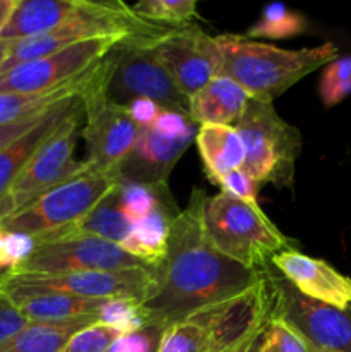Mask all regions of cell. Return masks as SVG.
Masks as SVG:
<instances>
[{
  "label": "cell",
  "mask_w": 351,
  "mask_h": 352,
  "mask_svg": "<svg viewBox=\"0 0 351 352\" xmlns=\"http://www.w3.org/2000/svg\"><path fill=\"white\" fill-rule=\"evenodd\" d=\"M260 352H310L306 344L282 322L270 320L260 333Z\"/></svg>",
  "instance_id": "d6a6232c"
},
{
  "label": "cell",
  "mask_w": 351,
  "mask_h": 352,
  "mask_svg": "<svg viewBox=\"0 0 351 352\" xmlns=\"http://www.w3.org/2000/svg\"><path fill=\"white\" fill-rule=\"evenodd\" d=\"M217 186L220 188V192H226L231 198H236L240 201L246 203V205L255 206V208H260L258 205V186L255 184L253 179L240 168V170H233L229 174L224 175L222 179H219Z\"/></svg>",
  "instance_id": "836d02e7"
},
{
  "label": "cell",
  "mask_w": 351,
  "mask_h": 352,
  "mask_svg": "<svg viewBox=\"0 0 351 352\" xmlns=\"http://www.w3.org/2000/svg\"><path fill=\"white\" fill-rule=\"evenodd\" d=\"M150 50L186 98L222 72V54L215 36L195 24L172 28Z\"/></svg>",
  "instance_id": "8fae6325"
},
{
  "label": "cell",
  "mask_w": 351,
  "mask_h": 352,
  "mask_svg": "<svg viewBox=\"0 0 351 352\" xmlns=\"http://www.w3.org/2000/svg\"><path fill=\"white\" fill-rule=\"evenodd\" d=\"M250 100L234 79L220 74L189 98L188 117L196 126H236Z\"/></svg>",
  "instance_id": "ac0fdd59"
},
{
  "label": "cell",
  "mask_w": 351,
  "mask_h": 352,
  "mask_svg": "<svg viewBox=\"0 0 351 352\" xmlns=\"http://www.w3.org/2000/svg\"><path fill=\"white\" fill-rule=\"evenodd\" d=\"M10 41H2L0 40V65L3 64V60L7 58V54H9Z\"/></svg>",
  "instance_id": "60d3db41"
},
{
  "label": "cell",
  "mask_w": 351,
  "mask_h": 352,
  "mask_svg": "<svg viewBox=\"0 0 351 352\" xmlns=\"http://www.w3.org/2000/svg\"><path fill=\"white\" fill-rule=\"evenodd\" d=\"M147 267V263L131 256L119 244L92 237H78L40 244L34 253L10 274L50 277L78 272H117Z\"/></svg>",
  "instance_id": "7c38bea8"
},
{
  "label": "cell",
  "mask_w": 351,
  "mask_h": 352,
  "mask_svg": "<svg viewBox=\"0 0 351 352\" xmlns=\"http://www.w3.org/2000/svg\"><path fill=\"white\" fill-rule=\"evenodd\" d=\"M100 62L76 79L64 82V85L52 89V91L40 93V95H0V126L19 122V120L28 119V117L45 112L61 100L85 93L93 82V79L96 78V74H98Z\"/></svg>",
  "instance_id": "603a6c76"
},
{
  "label": "cell",
  "mask_w": 351,
  "mask_h": 352,
  "mask_svg": "<svg viewBox=\"0 0 351 352\" xmlns=\"http://www.w3.org/2000/svg\"><path fill=\"white\" fill-rule=\"evenodd\" d=\"M120 336L123 333L112 327L95 322L78 330L61 352H107Z\"/></svg>",
  "instance_id": "1f68e13d"
},
{
  "label": "cell",
  "mask_w": 351,
  "mask_h": 352,
  "mask_svg": "<svg viewBox=\"0 0 351 352\" xmlns=\"http://www.w3.org/2000/svg\"><path fill=\"white\" fill-rule=\"evenodd\" d=\"M202 227L205 239L217 253L260 272L272 256L289 250V239L268 220L262 208L246 205L226 192L206 196Z\"/></svg>",
  "instance_id": "3957f363"
},
{
  "label": "cell",
  "mask_w": 351,
  "mask_h": 352,
  "mask_svg": "<svg viewBox=\"0 0 351 352\" xmlns=\"http://www.w3.org/2000/svg\"><path fill=\"white\" fill-rule=\"evenodd\" d=\"M164 329L148 325L134 333L120 336L107 352H157Z\"/></svg>",
  "instance_id": "e575fe53"
},
{
  "label": "cell",
  "mask_w": 351,
  "mask_h": 352,
  "mask_svg": "<svg viewBox=\"0 0 351 352\" xmlns=\"http://www.w3.org/2000/svg\"><path fill=\"white\" fill-rule=\"evenodd\" d=\"M47 110H45V112H47ZM45 112L36 113V116H33V117H28V119L19 120V122L7 124V126H0V151L6 150V148L9 146V144H12L16 140H19L23 134H26L28 131H30L31 127H33L34 124L40 120V117L43 116Z\"/></svg>",
  "instance_id": "74e56055"
},
{
  "label": "cell",
  "mask_w": 351,
  "mask_h": 352,
  "mask_svg": "<svg viewBox=\"0 0 351 352\" xmlns=\"http://www.w3.org/2000/svg\"><path fill=\"white\" fill-rule=\"evenodd\" d=\"M117 184L119 177L112 174L79 175L45 192L36 201L3 220L0 229L30 234L34 239L50 236L81 220Z\"/></svg>",
  "instance_id": "ba28073f"
},
{
  "label": "cell",
  "mask_w": 351,
  "mask_h": 352,
  "mask_svg": "<svg viewBox=\"0 0 351 352\" xmlns=\"http://www.w3.org/2000/svg\"><path fill=\"white\" fill-rule=\"evenodd\" d=\"M178 213L172 198L164 199L150 215L134 223L120 248L155 270L167 253L171 222Z\"/></svg>",
  "instance_id": "7402d4cb"
},
{
  "label": "cell",
  "mask_w": 351,
  "mask_h": 352,
  "mask_svg": "<svg viewBox=\"0 0 351 352\" xmlns=\"http://www.w3.org/2000/svg\"><path fill=\"white\" fill-rule=\"evenodd\" d=\"M215 41L222 54L220 74L234 79L251 100L264 103H272L303 78L339 57V48L330 41L299 50L251 40L246 34L224 33Z\"/></svg>",
  "instance_id": "7a4b0ae2"
},
{
  "label": "cell",
  "mask_w": 351,
  "mask_h": 352,
  "mask_svg": "<svg viewBox=\"0 0 351 352\" xmlns=\"http://www.w3.org/2000/svg\"><path fill=\"white\" fill-rule=\"evenodd\" d=\"M193 140L195 138L167 136L153 126L143 127L133 151L117 172L119 182L169 191V177Z\"/></svg>",
  "instance_id": "9a60e30c"
},
{
  "label": "cell",
  "mask_w": 351,
  "mask_h": 352,
  "mask_svg": "<svg viewBox=\"0 0 351 352\" xmlns=\"http://www.w3.org/2000/svg\"><path fill=\"white\" fill-rule=\"evenodd\" d=\"M131 9L141 19L167 28L188 26L193 19H200L195 0H141Z\"/></svg>",
  "instance_id": "4316f807"
},
{
  "label": "cell",
  "mask_w": 351,
  "mask_h": 352,
  "mask_svg": "<svg viewBox=\"0 0 351 352\" xmlns=\"http://www.w3.org/2000/svg\"><path fill=\"white\" fill-rule=\"evenodd\" d=\"M79 7L81 0H19L0 33V40H26L55 30L72 19Z\"/></svg>",
  "instance_id": "ffe728a7"
},
{
  "label": "cell",
  "mask_w": 351,
  "mask_h": 352,
  "mask_svg": "<svg viewBox=\"0 0 351 352\" xmlns=\"http://www.w3.org/2000/svg\"><path fill=\"white\" fill-rule=\"evenodd\" d=\"M30 325V320L0 291V346Z\"/></svg>",
  "instance_id": "d590c367"
},
{
  "label": "cell",
  "mask_w": 351,
  "mask_h": 352,
  "mask_svg": "<svg viewBox=\"0 0 351 352\" xmlns=\"http://www.w3.org/2000/svg\"><path fill=\"white\" fill-rule=\"evenodd\" d=\"M133 223L129 222L120 206L119 184L81 220L72 226L50 234V236L36 237V246L45 243L64 239H78V237H92V239L109 241L114 244H123L131 234Z\"/></svg>",
  "instance_id": "d6986e66"
},
{
  "label": "cell",
  "mask_w": 351,
  "mask_h": 352,
  "mask_svg": "<svg viewBox=\"0 0 351 352\" xmlns=\"http://www.w3.org/2000/svg\"><path fill=\"white\" fill-rule=\"evenodd\" d=\"M246 150L243 170L255 184L292 189L296 160L301 153V133L275 112L272 103L250 100L234 126Z\"/></svg>",
  "instance_id": "277c9868"
},
{
  "label": "cell",
  "mask_w": 351,
  "mask_h": 352,
  "mask_svg": "<svg viewBox=\"0 0 351 352\" xmlns=\"http://www.w3.org/2000/svg\"><path fill=\"white\" fill-rule=\"evenodd\" d=\"M119 189L123 212L133 226L150 215L164 199H171L169 191H157L153 188L134 184V182H119Z\"/></svg>",
  "instance_id": "f1b7e54d"
},
{
  "label": "cell",
  "mask_w": 351,
  "mask_h": 352,
  "mask_svg": "<svg viewBox=\"0 0 351 352\" xmlns=\"http://www.w3.org/2000/svg\"><path fill=\"white\" fill-rule=\"evenodd\" d=\"M36 250V239L30 234L0 229V275H7L24 263Z\"/></svg>",
  "instance_id": "4dcf8cb0"
},
{
  "label": "cell",
  "mask_w": 351,
  "mask_h": 352,
  "mask_svg": "<svg viewBox=\"0 0 351 352\" xmlns=\"http://www.w3.org/2000/svg\"><path fill=\"white\" fill-rule=\"evenodd\" d=\"M275 270L298 292L313 301L348 309L351 306V278L320 258L289 248L272 256Z\"/></svg>",
  "instance_id": "5bb4252c"
},
{
  "label": "cell",
  "mask_w": 351,
  "mask_h": 352,
  "mask_svg": "<svg viewBox=\"0 0 351 352\" xmlns=\"http://www.w3.org/2000/svg\"><path fill=\"white\" fill-rule=\"evenodd\" d=\"M96 322V316L54 323H30L23 332L0 346V352H61L78 330Z\"/></svg>",
  "instance_id": "cb8c5ba5"
},
{
  "label": "cell",
  "mask_w": 351,
  "mask_h": 352,
  "mask_svg": "<svg viewBox=\"0 0 351 352\" xmlns=\"http://www.w3.org/2000/svg\"><path fill=\"white\" fill-rule=\"evenodd\" d=\"M0 291L17 306L30 323H54L65 320L98 316L107 299H86L79 296L24 287L3 277Z\"/></svg>",
  "instance_id": "2e32d148"
},
{
  "label": "cell",
  "mask_w": 351,
  "mask_h": 352,
  "mask_svg": "<svg viewBox=\"0 0 351 352\" xmlns=\"http://www.w3.org/2000/svg\"><path fill=\"white\" fill-rule=\"evenodd\" d=\"M308 23L301 12L291 10L284 3H268L262 17L248 30L251 40H286L305 33Z\"/></svg>",
  "instance_id": "484cf974"
},
{
  "label": "cell",
  "mask_w": 351,
  "mask_h": 352,
  "mask_svg": "<svg viewBox=\"0 0 351 352\" xmlns=\"http://www.w3.org/2000/svg\"><path fill=\"white\" fill-rule=\"evenodd\" d=\"M319 95L326 107L337 105L351 95V55H339L326 65Z\"/></svg>",
  "instance_id": "f546056e"
},
{
  "label": "cell",
  "mask_w": 351,
  "mask_h": 352,
  "mask_svg": "<svg viewBox=\"0 0 351 352\" xmlns=\"http://www.w3.org/2000/svg\"><path fill=\"white\" fill-rule=\"evenodd\" d=\"M268 299V322L288 325L308 351L351 352V306L337 309L296 291L270 263L262 268Z\"/></svg>",
  "instance_id": "8992f818"
},
{
  "label": "cell",
  "mask_w": 351,
  "mask_h": 352,
  "mask_svg": "<svg viewBox=\"0 0 351 352\" xmlns=\"http://www.w3.org/2000/svg\"><path fill=\"white\" fill-rule=\"evenodd\" d=\"M260 333H262V332H260ZM260 333H258V336H260ZM258 336L251 337V339H246V340H243V342L236 344V346L229 347V349H226V351H222V352H246V351H248V347H250V344L253 342V340L257 339Z\"/></svg>",
  "instance_id": "ab89813d"
},
{
  "label": "cell",
  "mask_w": 351,
  "mask_h": 352,
  "mask_svg": "<svg viewBox=\"0 0 351 352\" xmlns=\"http://www.w3.org/2000/svg\"><path fill=\"white\" fill-rule=\"evenodd\" d=\"M83 119L85 110L81 103L33 155L6 198L0 199V223L36 201L45 192L88 174L85 162L76 160L74 157L76 144L83 131Z\"/></svg>",
  "instance_id": "52a82bcc"
},
{
  "label": "cell",
  "mask_w": 351,
  "mask_h": 352,
  "mask_svg": "<svg viewBox=\"0 0 351 352\" xmlns=\"http://www.w3.org/2000/svg\"><path fill=\"white\" fill-rule=\"evenodd\" d=\"M262 332H264V330H262ZM246 352H260V336H258L257 339L250 344V347H248Z\"/></svg>",
  "instance_id": "b9f144b4"
},
{
  "label": "cell",
  "mask_w": 351,
  "mask_h": 352,
  "mask_svg": "<svg viewBox=\"0 0 351 352\" xmlns=\"http://www.w3.org/2000/svg\"><path fill=\"white\" fill-rule=\"evenodd\" d=\"M310 352H319V351H310Z\"/></svg>",
  "instance_id": "ee69618b"
},
{
  "label": "cell",
  "mask_w": 351,
  "mask_h": 352,
  "mask_svg": "<svg viewBox=\"0 0 351 352\" xmlns=\"http://www.w3.org/2000/svg\"><path fill=\"white\" fill-rule=\"evenodd\" d=\"M112 55L100 62V69L92 85L83 93L81 136L86 141L85 167L88 174L117 175L120 165L133 151L141 127L131 119L124 105L107 96V82L112 72Z\"/></svg>",
  "instance_id": "5b68a950"
},
{
  "label": "cell",
  "mask_w": 351,
  "mask_h": 352,
  "mask_svg": "<svg viewBox=\"0 0 351 352\" xmlns=\"http://www.w3.org/2000/svg\"><path fill=\"white\" fill-rule=\"evenodd\" d=\"M124 107H126L127 112H129L131 119H133L141 129H143V127L153 126L157 117L160 116V112L164 110V107H160L157 102L148 98L131 100V102Z\"/></svg>",
  "instance_id": "8d00e7d4"
},
{
  "label": "cell",
  "mask_w": 351,
  "mask_h": 352,
  "mask_svg": "<svg viewBox=\"0 0 351 352\" xmlns=\"http://www.w3.org/2000/svg\"><path fill=\"white\" fill-rule=\"evenodd\" d=\"M196 146L205 167L206 177L217 184L219 179L244 167L246 150L234 126H198Z\"/></svg>",
  "instance_id": "44dd1931"
},
{
  "label": "cell",
  "mask_w": 351,
  "mask_h": 352,
  "mask_svg": "<svg viewBox=\"0 0 351 352\" xmlns=\"http://www.w3.org/2000/svg\"><path fill=\"white\" fill-rule=\"evenodd\" d=\"M96 322L103 323L107 327H112V329H116L123 336L134 333L150 325L147 315H145L141 301L123 298L107 299L102 305V308H100Z\"/></svg>",
  "instance_id": "83f0119b"
},
{
  "label": "cell",
  "mask_w": 351,
  "mask_h": 352,
  "mask_svg": "<svg viewBox=\"0 0 351 352\" xmlns=\"http://www.w3.org/2000/svg\"><path fill=\"white\" fill-rule=\"evenodd\" d=\"M157 352H217L210 309L167 327L162 332Z\"/></svg>",
  "instance_id": "d4e9b609"
},
{
  "label": "cell",
  "mask_w": 351,
  "mask_h": 352,
  "mask_svg": "<svg viewBox=\"0 0 351 352\" xmlns=\"http://www.w3.org/2000/svg\"><path fill=\"white\" fill-rule=\"evenodd\" d=\"M7 280L38 291L79 296L86 299H136L143 302L155 289L153 268L117 272H78L65 275L7 274Z\"/></svg>",
  "instance_id": "4fadbf2b"
},
{
  "label": "cell",
  "mask_w": 351,
  "mask_h": 352,
  "mask_svg": "<svg viewBox=\"0 0 351 352\" xmlns=\"http://www.w3.org/2000/svg\"><path fill=\"white\" fill-rule=\"evenodd\" d=\"M110 55L114 65L107 82V96L112 102L127 105L131 100L148 98L164 109L188 116L189 98L179 91L148 45L124 41Z\"/></svg>",
  "instance_id": "9c48e42d"
},
{
  "label": "cell",
  "mask_w": 351,
  "mask_h": 352,
  "mask_svg": "<svg viewBox=\"0 0 351 352\" xmlns=\"http://www.w3.org/2000/svg\"><path fill=\"white\" fill-rule=\"evenodd\" d=\"M126 40L98 38L76 43L48 57L26 62L0 74V95H40L72 81Z\"/></svg>",
  "instance_id": "30bf717a"
},
{
  "label": "cell",
  "mask_w": 351,
  "mask_h": 352,
  "mask_svg": "<svg viewBox=\"0 0 351 352\" xmlns=\"http://www.w3.org/2000/svg\"><path fill=\"white\" fill-rule=\"evenodd\" d=\"M3 277H6V275H0V284H2V280H3Z\"/></svg>",
  "instance_id": "7bdbcfd3"
},
{
  "label": "cell",
  "mask_w": 351,
  "mask_h": 352,
  "mask_svg": "<svg viewBox=\"0 0 351 352\" xmlns=\"http://www.w3.org/2000/svg\"><path fill=\"white\" fill-rule=\"evenodd\" d=\"M205 198L195 188L188 206L172 219L167 253L155 268V289L141 302L150 325L165 330L262 282V272L229 260L206 243L202 227Z\"/></svg>",
  "instance_id": "6da1fadb"
},
{
  "label": "cell",
  "mask_w": 351,
  "mask_h": 352,
  "mask_svg": "<svg viewBox=\"0 0 351 352\" xmlns=\"http://www.w3.org/2000/svg\"><path fill=\"white\" fill-rule=\"evenodd\" d=\"M17 2H19V0H0V33H2V30L6 28V24L9 23Z\"/></svg>",
  "instance_id": "f35d334b"
},
{
  "label": "cell",
  "mask_w": 351,
  "mask_h": 352,
  "mask_svg": "<svg viewBox=\"0 0 351 352\" xmlns=\"http://www.w3.org/2000/svg\"><path fill=\"white\" fill-rule=\"evenodd\" d=\"M83 103L81 95L69 96L52 105L26 134L0 151V199L7 196L26 165L41 144L61 127V124Z\"/></svg>",
  "instance_id": "e0dca14e"
}]
</instances>
